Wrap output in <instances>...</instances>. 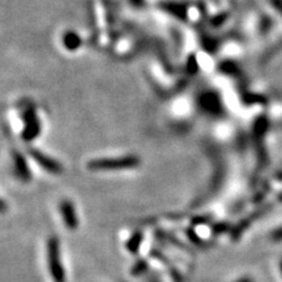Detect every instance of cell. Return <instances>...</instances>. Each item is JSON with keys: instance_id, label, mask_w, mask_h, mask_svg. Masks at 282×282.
I'll return each mask as SVG.
<instances>
[{"instance_id": "cell-8", "label": "cell", "mask_w": 282, "mask_h": 282, "mask_svg": "<svg viewBox=\"0 0 282 282\" xmlns=\"http://www.w3.org/2000/svg\"><path fill=\"white\" fill-rule=\"evenodd\" d=\"M143 241V233L138 230V232L132 234V236L128 239L127 244H126V248L132 254H137L140 250V246Z\"/></svg>"}, {"instance_id": "cell-1", "label": "cell", "mask_w": 282, "mask_h": 282, "mask_svg": "<svg viewBox=\"0 0 282 282\" xmlns=\"http://www.w3.org/2000/svg\"><path fill=\"white\" fill-rule=\"evenodd\" d=\"M141 160L137 155H124L116 158L94 159L87 163V169L93 172H112V170H124L139 167Z\"/></svg>"}, {"instance_id": "cell-13", "label": "cell", "mask_w": 282, "mask_h": 282, "mask_svg": "<svg viewBox=\"0 0 282 282\" xmlns=\"http://www.w3.org/2000/svg\"><path fill=\"white\" fill-rule=\"evenodd\" d=\"M271 238H272L273 241H281L282 240V228H279V229L275 230V232H273Z\"/></svg>"}, {"instance_id": "cell-7", "label": "cell", "mask_w": 282, "mask_h": 282, "mask_svg": "<svg viewBox=\"0 0 282 282\" xmlns=\"http://www.w3.org/2000/svg\"><path fill=\"white\" fill-rule=\"evenodd\" d=\"M62 44H64L65 49L68 51H76L82 45V39L79 35L74 32H67L64 34L62 38Z\"/></svg>"}, {"instance_id": "cell-9", "label": "cell", "mask_w": 282, "mask_h": 282, "mask_svg": "<svg viewBox=\"0 0 282 282\" xmlns=\"http://www.w3.org/2000/svg\"><path fill=\"white\" fill-rule=\"evenodd\" d=\"M219 101L218 97L214 93H206L202 98H201V106L206 111H211V112H215L219 110Z\"/></svg>"}, {"instance_id": "cell-4", "label": "cell", "mask_w": 282, "mask_h": 282, "mask_svg": "<svg viewBox=\"0 0 282 282\" xmlns=\"http://www.w3.org/2000/svg\"><path fill=\"white\" fill-rule=\"evenodd\" d=\"M29 155H31L33 160L37 163L39 166L43 167V169L51 174H61L64 172L62 169V165L56 161V159L51 158L50 155L45 154L41 151H39L37 148H29Z\"/></svg>"}, {"instance_id": "cell-12", "label": "cell", "mask_w": 282, "mask_h": 282, "mask_svg": "<svg viewBox=\"0 0 282 282\" xmlns=\"http://www.w3.org/2000/svg\"><path fill=\"white\" fill-rule=\"evenodd\" d=\"M227 229H228V224H218L213 227V233L220 234L226 232Z\"/></svg>"}, {"instance_id": "cell-3", "label": "cell", "mask_w": 282, "mask_h": 282, "mask_svg": "<svg viewBox=\"0 0 282 282\" xmlns=\"http://www.w3.org/2000/svg\"><path fill=\"white\" fill-rule=\"evenodd\" d=\"M24 119V130H23V139L25 141H32L39 137L41 131L40 120H39L35 110L33 106H26L23 113Z\"/></svg>"}, {"instance_id": "cell-14", "label": "cell", "mask_w": 282, "mask_h": 282, "mask_svg": "<svg viewBox=\"0 0 282 282\" xmlns=\"http://www.w3.org/2000/svg\"><path fill=\"white\" fill-rule=\"evenodd\" d=\"M235 282H254V280L252 278H248V277H246V278H241V279H239V280H236Z\"/></svg>"}, {"instance_id": "cell-5", "label": "cell", "mask_w": 282, "mask_h": 282, "mask_svg": "<svg viewBox=\"0 0 282 282\" xmlns=\"http://www.w3.org/2000/svg\"><path fill=\"white\" fill-rule=\"evenodd\" d=\"M60 214L64 221L65 227H67L70 230H76L79 226V219H78L77 209L74 207L73 202L71 200H62L60 202Z\"/></svg>"}, {"instance_id": "cell-10", "label": "cell", "mask_w": 282, "mask_h": 282, "mask_svg": "<svg viewBox=\"0 0 282 282\" xmlns=\"http://www.w3.org/2000/svg\"><path fill=\"white\" fill-rule=\"evenodd\" d=\"M147 267H148V263H147V261L145 259L138 260L137 262L134 263V266L132 267L131 274L133 275V277H139V275L146 272Z\"/></svg>"}, {"instance_id": "cell-11", "label": "cell", "mask_w": 282, "mask_h": 282, "mask_svg": "<svg viewBox=\"0 0 282 282\" xmlns=\"http://www.w3.org/2000/svg\"><path fill=\"white\" fill-rule=\"evenodd\" d=\"M187 238L190 239L194 245H197V246L202 245V241H201V239L197 235L196 233H194L193 229H187Z\"/></svg>"}, {"instance_id": "cell-6", "label": "cell", "mask_w": 282, "mask_h": 282, "mask_svg": "<svg viewBox=\"0 0 282 282\" xmlns=\"http://www.w3.org/2000/svg\"><path fill=\"white\" fill-rule=\"evenodd\" d=\"M13 163L18 178L24 182H28L31 180V172H29L28 161L22 153L13 152Z\"/></svg>"}, {"instance_id": "cell-2", "label": "cell", "mask_w": 282, "mask_h": 282, "mask_svg": "<svg viewBox=\"0 0 282 282\" xmlns=\"http://www.w3.org/2000/svg\"><path fill=\"white\" fill-rule=\"evenodd\" d=\"M47 256H49L51 277L55 282H65V271L61 263L60 244L56 236H51L47 241Z\"/></svg>"}, {"instance_id": "cell-15", "label": "cell", "mask_w": 282, "mask_h": 282, "mask_svg": "<svg viewBox=\"0 0 282 282\" xmlns=\"http://www.w3.org/2000/svg\"><path fill=\"white\" fill-rule=\"evenodd\" d=\"M280 268H281V273H282V260H281V263H280Z\"/></svg>"}]
</instances>
